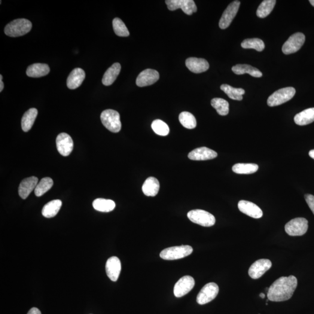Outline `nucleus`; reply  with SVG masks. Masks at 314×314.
I'll return each mask as SVG.
<instances>
[{
    "label": "nucleus",
    "mask_w": 314,
    "mask_h": 314,
    "mask_svg": "<svg viewBox=\"0 0 314 314\" xmlns=\"http://www.w3.org/2000/svg\"><path fill=\"white\" fill-rule=\"evenodd\" d=\"M186 66L192 72L195 74H200L209 69V63L205 59L198 58H188L186 60Z\"/></svg>",
    "instance_id": "nucleus-19"
},
{
    "label": "nucleus",
    "mask_w": 314,
    "mask_h": 314,
    "mask_svg": "<svg viewBox=\"0 0 314 314\" xmlns=\"http://www.w3.org/2000/svg\"><path fill=\"white\" fill-rule=\"evenodd\" d=\"M62 206V201L60 200L50 201L42 208V215L47 218L54 217L59 213Z\"/></svg>",
    "instance_id": "nucleus-27"
},
{
    "label": "nucleus",
    "mask_w": 314,
    "mask_h": 314,
    "mask_svg": "<svg viewBox=\"0 0 314 314\" xmlns=\"http://www.w3.org/2000/svg\"><path fill=\"white\" fill-rule=\"evenodd\" d=\"M121 66L120 63H114L105 72L102 79L103 84L105 86H110L117 79L120 74Z\"/></svg>",
    "instance_id": "nucleus-23"
},
{
    "label": "nucleus",
    "mask_w": 314,
    "mask_h": 314,
    "mask_svg": "<svg viewBox=\"0 0 314 314\" xmlns=\"http://www.w3.org/2000/svg\"><path fill=\"white\" fill-rule=\"evenodd\" d=\"M2 79V76L1 75H0V84H1V85H0V92H1V91L3 90V88H4V84H3Z\"/></svg>",
    "instance_id": "nucleus-41"
},
{
    "label": "nucleus",
    "mask_w": 314,
    "mask_h": 314,
    "mask_svg": "<svg viewBox=\"0 0 314 314\" xmlns=\"http://www.w3.org/2000/svg\"><path fill=\"white\" fill-rule=\"evenodd\" d=\"M39 179L35 176L30 177L21 182L19 190L20 196L22 199H27L31 192L35 189L38 184Z\"/></svg>",
    "instance_id": "nucleus-20"
},
{
    "label": "nucleus",
    "mask_w": 314,
    "mask_h": 314,
    "mask_svg": "<svg viewBox=\"0 0 314 314\" xmlns=\"http://www.w3.org/2000/svg\"><path fill=\"white\" fill-rule=\"evenodd\" d=\"M32 24L26 19H18L12 21L5 26L4 32L10 37H20L27 34L32 29Z\"/></svg>",
    "instance_id": "nucleus-2"
},
{
    "label": "nucleus",
    "mask_w": 314,
    "mask_h": 314,
    "mask_svg": "<svg viewBox=\"0 0 314 314\" xmlns=\"http://www.w3.org/2000/svg\"><path fill=\"white\" fill-rule=\"evenodd\" d=\"M240 5L239 1H234L228 5L219 21V26L221 29H225L230 26L239 11Z\"/></svg>",
    "instance_id": "nucleus-11"
},
{
    "label": "nucleus",
    "mask_w": 314,
    "mask_h": 314,
    "mask_svg": "<svg viewBox=\"0 0 314 314\" xmlns=\"http://www.w3.org/2000/svg\"><path fill=\"white\" fill-rule=\"evenodd\" d=\"M188 217L194 224L204 227H210L215 224L214 216L202 209H194L189 211Z\"/></svg>",
    "instance_id": "nucleus-6"
},
{
    "label": "nucleus",
    "mask_w": 314,
    "mask_h": 314,
    "mask_svg": "<svg viewBox=\"0 0 314 314\" xmlns=\"http://www.w3.org/2000/svg\"><path fill=\"white\" fill-rule=\"evenodd\" d=\"M180 123L182 126L187 129H192L197 126V122L194 115L190 112L185 111L180 114L179 117Z\"/></svg>",
    "instance_id": "nucleus-34"
},
{
    "label": "nucleus",
    "mask_w": 314,
    "mask_h": 314,
    "mask_svg": "<svg viewBox=\"0 0 314 314\" xmlns=\"http://www.w3.org/2000/svg\"><path fill=\"white\" fill-rule=\"evenodd\" d=\"M310 2L314 7V0H310Z\"/></svg>",
    "instance_id": "nucleus-44"
},
{
    "label": "nucleus",
    "mask_w": 314,
    "mask_h": 314,
    "mask_svg": "<svg viewBox=\"0 0 314 314\" xmlns=\"http://www.w3.org/2000/svg\"><path fill=\"white\" fill-rule=\"evenodd\" d=\"M294 123L300 126H307L314 122V108L305 109L295 116Z\"/></svg>",
    "instance_id": "nucleus-26"
},
{
    "label": "nucleus",
    "mask_w": 314,
    "mask_h": 314,
    "mask_svg": "<svg viewBox=\"0 0 314 314\" xmlns=\"http://www.w3.org/2000/svg\"><path fill=\"white\" fill-rule=\"evenodd\" d=\"M112 25L115 34L120 37H127L130 35L126 24L120 18H116L112 21Z\"/></svg>",
    "instance_id": "nucleus-37"
},
{
    "label": "nucleus",
    "mask_w": 314,
    "mask_h": 314,
    "mask_svg": "<svg viewBox=\"0 0 314 314\" xmlns=\"http://www.w3.org/2000/svg\"><path fill=\"white\" fill-rule=\"evenodd\" d=\"M221 89L226 93L230 99L241 101L243 100V95L245 90L242 88H234L227 84L221 85Z\"/></svg>",
    "instance_id": "nucleus-31"
},
{
    "label": "nucleus",
    "mask_w": 314,
    "mask_h": 314,
    "mask_svg": "<svg viewBox=\"0 0 314 314\" xmlns=\"http://www.w3.org/2000/svg\"><path fill=\"white\" fill-rule=\"evenodd\" d=\"M160 78L159 73L151 69H145L138 75L136 79V84L139 87L150 86L158 81Z\"/></svg>",
    "instance_id": "nucleus-15"
},
{
    "label": "nucleus",
    "mask_w": 314,
    "mask_h": 314,
    "mask_svg": "<svg viewBox=\"0 0 314 314\" xmlns=\"http://www.w3.org/2000/svg\"><path fill=\"white\" fill-rule=\"evenodd\" d=\"M276 2L275 0H265L262 2L257 10V17L264 18L268 16L272 11Z\"/></svg>",
    "instance_id": "nucleus-32"
},
{
    "label": "nucleus",
    "mask_w": 314,
    "mask_h": 314,
    "mask_svg": "<svg viewBox=\"0 0 314 314\" xmlns=\"http://www.w3.org/2000/svg\"><path fill=\"white\" fill-rule=\"evenodd\" d=\"M38 114V111L36 108H30L24 114L21 122L24 132H27L31 129Z\"/></svg>",
    "instance_id": "nucleus-28"
},
{
    "label": "nucleus",
    "mask_w": 314,
    "mask_h": 314,
    "mask_svg": "<svg viewBox=\"0 0 314 314\" xmlns=\"http://www.w3.org/2000/svg\"><path fill=\"white\" fill-rule=\"evenodd\" d=\"M50 69L47 64L34 63L26 70V74L31 78H41L49 74Z\"/></svg>",
    "instance_id": "nucleus-22"
},
{
    "label": "nucleus",
    "mask_w": 314,
    "mask_h": 314,
    "mask_svg": "<svg viewBox=\"0 0 314 314\" xmlns=\"http://www.w3.org/2000/svg\"><path fill=\"white\" fill-rule=\"evenodd\" d=\"M241 46L245 49L251 48V49H254L260 52L264 50L265 44L264 42L260 39H248L242 42Z\"/></svg>",
    "instance_id": "nucleus-35"
},
{
    "label": "nucleus",
    "mask_w": 314,
    "mask_h": 314,
    "mask_svg": "<svg viewBox=\"0 0 314 314\" xmlns=\"http://www.w3.org/2000/svg\"><path fill=\"white\" fill-rule=\"evenodd\" d=\"M166 3L170 11L181 8L184 13L188 15L196 13L197 10V6L193 0H167Z\"/></svg>",
    "instance_id": "nucleus-10"
},
{
    "label": "nucleus",
    "mask_w": 314,
    "mask_h": 314,
    "mask_svg": "<svg viewBox=\"0 0 314 314\" xmlns=\"http://www.w3.org/2000/svg\"><path fill=\"white\" fill-rule=\"evenodd\" d=\"M106 275L112 281L116 282L120 276L121 271V263L117 257L109 258L105 265Z\"/></svg>",
    "instance_id": "nucleus-18"
},
{
    "label": "nucleus",
    "mask_w": 314,
    "mask_h": 314,
    "mask_svg": "<svg viewBox=\"0 0 314 314\" xmlns=\"http://www.w3.org/2000/svg\"><path fill=\"white\" fill-rule=\"evenodd\" d=\"M306 37L303 33L298 32L292 35L282 47V52L286 55L293 54L299 50L304 44Z\"/></svg>",
    "instance_id": "nucleus-8"
},
{
    "label": "nucleus",
    "mask_w": 314,
    "mask_h": 314,
    "mask_svg": "<svg viewBox=\"0 0 314 314\" xmlns=\"http://www.w3.org/2000/svg\"><path fill=\"white\" fill-rule=\"evenodd\" d=\"M151 127L154 132L157 135L166 136L169 133V128L166 123L160 120H156L152 122Z\"/></svg>",
    "instance_id": "nucleus-38"
},
{
    "label": "nucleus",
    "mask_w": 314,
    "mask_h": 314,
    "mask_svg": "<svg viewBox=\"0 0 314 314\" xmlns=\"http://www.w3.org/2000/svg\"><path fill=\"white\" fill-rule=\"evenodd\" d=\"M272 267V263L267 259H260L253 263L249 270V275L253 279L260 278Z\"/></svg>",
    "instance_id": "nucleus-14"
},
{
    "label": "nucleus",
    "mask_w": 314,
    "mask_h": 314,
    "mask_svg": "<svg viewBox=\"0 0 314 314\" xmlns=\"http://www.w3.org/2000/svg\"><path fill=\"white\" fill-rule=\"evenodd\" d=\"M193 251L190 246H174L163 250L160 253V257L166 260H176L184 258L190 255Z\"/></svg>",
    "instance_id": "nucleus-4"
},
{
    "label": "nucleus",
    "mask_w": 314,
    "mask_h": 314,
    "mask_svg": "<svg viewBox=\"0 0 314 314\" xmlns=\"http://www.w3.org/2000/svg\"><path fill=\"white\" fill-rule=\"evenodd\" d=\"M160 190V183L154 177H149L142 187L143 193L147 196L154 197L157 195Z\"/></svg>",
    "instance_id": "nucleus-24"
},
{
    "label": "nucleus",
    "mask_w": 314,
    "mask_h": 314,
    "mask_svg": "<svg viewBox=\"0 0 314 314\" xmlns=\"http://www.w3.org/2000/svg\"><path fill=\"white\" fill-rule=\"evenodd\" d=\"M295 94V90L294 87H288L280 88L269 97L267 100L268 105L270 106L281 105L291 100L294 96Z\"/></svg>",
    "instance_id": "nucleus-5"
},
{
    "label": "nucleus",
    "mask_w": 314,
    "mask_h": 314,
    "mask_svg": "<svg viewBox=\"0 0 314 314\" xmlns=\"http://www.w3.org/2000/svg\"><path fill=\"white\" fill-rule=\"evenodd\" d=\"M57 150L63 157H67L71 153L74 148V142L71 137L65 133H60L56 139Z\"/></svg>",
    "instance_id": "nucleus-13"
},
{
    "label": "nucleus",
    "mask_w": 314,
    "mask_h": 314,
    "mask_svg": "<svg viewBox=\"0 0 314 314\" xmlns=\"http://www.w3.org/2000/svg\"><path fill=\"white\" fill-rule=\"evenodd\" d=\"M297 286L296 277H280L268 289V299L274 302L287 301L292 297Z\"/></svg>",
    "instance_id": "nucleus-1"
},
{
    "label": "nucleus",
    "mask_w": 314,
    "mask_h": 314,
    "mask_svg": "<svg viewBox=\"0 0 314 314\" xmlns=\"http://www.w3.org/2000/svg\"><path fill=\"white\" fill-rule=\"evenodd\" d=\"M308 221L306 218H296L292 219L285 225V231L289 236H303L308 230Z\"/></svg>",
    "instance_id": "nucleus-7"
},
{
    "label": "nucleus",
    "mask_w": 314,
    "mask_h": 314,
    "mask_svg": "<svg viewBox=\"0 0 314 314\" xmlns=\"http://www.w3.org/2000/svg\"><path fill=\"white\" fill-rule=\"evenodd\" d=\"M309 155L311 158L314 160V150H311L309 152Z\"/></svg>",
    "instance_id": "nucleus-42"
},
{
    "label": "nucleus",
    "mask_w": 314,
    "mask_h": 314,
    "mask_svg": "<svg viewBox=\"0 0 314 314\" xmlns=\"http://www.w3.org/2000/svg\"><path fill=\"white\" fill-rule=\"evenodd\" d=\"M260 297H261L262 298H265V294H264V293H261V294H260Z\"/></svg>",
    "instance_id": "nucleus-43"
},
{
    "label": "nucleus",
    "mask_w": 314,
    "mask_h": 314,
    "mask_svg": "<svg viewBox=\"0 0 314 314\" xmlns=\"http://www.w3.org/2000/svg\"><path fill=\"white\" fill-rule=\"evenodd\" d=\"M305 199L314 214V196L313 195L307 194L305 195Z\"/></svg>",
    "instance_id": "nucleus-39"
},
{
    "label": "nucleus",
    "mask_w": 314,
    "mask_h": 314,
    "mask_svg": "<svg viewBox=\"0 0 314 314\" xmlns=\"http://www.w3.org/2000/svg\"><path fill=\"white\" fill-rule=\"evenodd\" d=\"M238 208L243 214L253 218H261L263 215V211L260 207L248 201H240L238 203Z\"/></svg>",
    "instance_id": "nucleus-16"
},
{
    "label": "nucleus",
    "mask_w": 314,
    "mask_h": 314,
    "mask_svg": "<svg viewBox=\"0 0 314 314\" xmlns=\"http://www.w3.org/2000/svg\"><path fill=\"white\" fill-rule=\"evenodd\" d=\"M93 207L97 211L103 212H109L115 208V203L111 200L97 199L93 201Z\"/></svg>",
    "instance_id": "nucleus-29"
},
{
    "label": "nucleus",
    "mask_w": 314,
    "mask_h": 314,
    "mask_svg": "<svg viewBox=\"0 0 314 314\" xmlns=\"http://www.w3.org/2000/svg\"><path fill=\"white\" fill-rule=\"evenodd\" d=\"M211 105L219 115H227L230 111V105L227 100L221 98H215L211 100Z\"/></svg>",
    "instance_id": "nucleus-33"
},
{
    "label": "nucleus",
    "mask_w": 314,
    "mask_h": 314,
    "mask_svg": "<svg viewBox=\"0 0 314 314\" xmlns=\"http://www.w3.org/2000/svg\"><path fill=\"white\" fill-rule=\"evenodd\" d=\"M27 314H42V313L37 308L33 307L29 310Z\"/></svg>",
    "instance_id": "nucleus-40"
},
{
    "label": "nucleus",
    "mask_w": 314,
    "mask_h": 314,
    "mask_svg": "<svg viewBox=\"0 0 314 314\" xmlns=\"http://www.w3.org/2000/svg\"><path fill=\"white\" fill-rule=\"evenodd\" d=\"M218 156L216 152L206 147L195 149L188 154L189 159L194 161H206L214 159Z\"/></svg>",
    "instance_id": "nucleus-17"
},
{
    "label": "nucleus",
    "mask_w": 314,
    "mask_h": 314,
    "mask_svg": "<svg viewBox=\"0 0 314 314\" xmlns=\"http://www.w3.org/2000/svg\"><path fill=\"white\" fill-rule=\"evenodd\" d=\"M195 281L193 277L188 275L181 277L176 282L173 289L175 297L179 298L184 296L193 289Z\"/></svg>",
    "instance_id": "nucleus-12"
},
{
    "label": "nucleus",
    "mask_w": 314,
    "mask_h": 314,
    "mask_svg": "<svg viewBox=\"0 0 314 314\" xmlns=\"http://www.w3.org/2000/svg\"><path fill=\"white\" fill-rule=\"evenodd\" d=\"M219 293V287L215 283H207L201 289L197 297L198 304L204 305L215 299Z\"/></svg>",
    "instance_id": "nucleus-9"
},
{
    "label": "nucleus",
    "mask_w": 314,
    "mask_h": 314,
    "mask_svg": "<svg viewBox=\"0 0 314 314\" xmlns=\"http://www.w3.org/2000/svg\"><path fill=\"white\" fill-rule=\"evenodd\" d=\"M53 181L50 178H42L39 183L35 189V194L36 196L40 197L44 195L53 187Z\"/></svg>",
    "instance_id": "nucleus-36"
},
{
    "label": "nucleus",
    "mask_w": 314,
    "mask_h": 314,
    "mask_svg": "<svg viewBox=\"0 0 314 314\" xmlns=\"http://www.w3.org/2000/svg\"><path fill=\"white\" fill-rule=\"evenodd\" d=\"M103 126L111 132L118 133L121 129L120 115L113 109H106L101 114Z\"/></svg>",
    "instance_id": "nucleus-3"
},
{
    "label": "nucleus",
    "mask_w": 314,
    "mask_h": 314,
    "mask_svg": "<svg viewBox=\"0 0 314 314\" xmlns=\"http://www.w3.org/2000/svg\"><path fill=\"white\" fill-rule=\"evenodd\" d=\"M85 76L84 70L79 68L74 69L67 79V86L72 90L78 88L83 83Z\"/></svg>",
    "instance_id": "nucleus-21"
},
{
    "label": "nucleus",
    "mask_w": 314,
    "mask_h": 314,
    "mask_svg": "<svg viewBox=\"0 0 314 314\" xmlns=\"http://www.w3.org/2000/svg\"><path fill=\"white\" fill-rule=\"evenodd\" d=\"M258 166L255 164L239 163L234 165L232 170L237 174H252L257 171Z\"/></svg>",
    "instance_id": "nucleus-30"
},
{
    "label": "nucleus",
    "mask_w": 314,
    "mask_h": 314,
    "mask_svg": "<svg viewBox=\"0 0 314 314\" xmlns=\"http://www.w3.org/2000/svg\"><path fill=\"white\" fill-rule=\"evenodd\" d=\"M231 70L236 75L248 74L255 78H261L263 76L262 72L258 69L247 64H237L233 66Z\"/></svg>",
    "instance_id": "nucleus-25"
}]
</instances>
